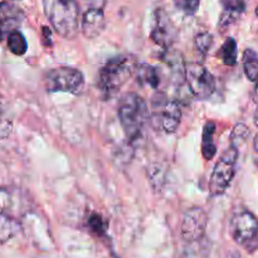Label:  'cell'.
Here are the masks:
<instances>
[{"label":"cell","instance_id":"cell-3","mask_svg":"<svg viewBox=\"0 0 258 258\" xmlns=\"http://www.w3.org/2000/svg\"><path fill=\"white\" fill-rule=\"evenodd\" d=\"M138 68L136 58L131 54L113 57L105 63L98 76V90L105 98H111L120 91Z\"/></svg>","mask_w":258,"mask_h":258},{"label":"cell","instance_id":"cell-22","mask_svg":"<svg viewBox=\"0 0 258 258\" xmlns=\"http://www.w3.org/2000/svg\"><path fill=\"white\" fill-rule=\"evenodd\" d=\"M213 45V35L211 33H201L196 37V48L203 54H207Z\"/></svg>","mask_w":258,"mask_h":258},{"label":"cell","instance_id":"cell-16","mask_svg":"<svg viewBox=\"0 0 258 258\" xmlns=\"http://www.w3.org/2000/svg\"><path fill=\"white\" fill-rule=\"evenodd\" d=\"M13 113L8 101L0 95V140H4L13 131Z\"/></svg>","mask_w":258,"mask_h":258},{"label":"cell","instance_id":"cell-17","mask_svg":"<svg viewBox=\"0 0 258 258\" xmlns=\"http://www.w3.org/2000/svg\"><path fill=\"white\" fill-rule=\"evenodd\" d=\"M180 258H209V246L204 238L201 241L186 243L181 251Z\"/></svg>","mask_w":258,"mask_h":258},{"label":"cell","instance_id":"cell-18","mask_svg":"<svg viewBox=\"0 0 258 258\" xmlns=\"http://www.w3.org/2000/svg\"><path fill=\"white\" fill-rule=\"evenodd\" d=\"M136 72H138V80L140 83L145 86H150L153 88H156L159 86L160 78H159L158 70L155 67L149 64H141L140 67L138 66Z\"/></svg>","mask_w":258,"mask_h":258},{"label":"cell","instance_id":"cell-12","mask_svg":"<svg viewBox=\"0 0 258 258\" xmlns=\"http://www.w3.org/2000/svg\"><path fill=\"white\" fill-rule=\"evenodd\" d=\"M24 22V12L10 2L0 3V42L10 33L18 30Z\"/></svg>","mask_w":258,"mask_h":258},{"label":"cell","instance_id":"cell-8","mask_svg":"<svg viewBox=\"0 0 258 258\" xmlns=\"http://www.w3.org/2000/svg\"><path fill=\"white\" fill-rule=\"evenodd\" d=\"M185 80L189 91L197 100H208L216 91V78L199 63H189L186 66Z\"/></svg>","mask_w":258,"mask_h":258},{"label":"cell","instance_id":"cell-25","mask_svg":"<svg viewBox=\"0 0 258 258\" xmlns=\"http://www.w3.org/2000/svg\"><path fill=\"white\" fill-rule=\"evenodd\" d=\"M253 101L256 103H258V81L256 82V86H254V91H253Z\"/></svg>","mask_w":258,"mask_h":258},{"label":"cell","instance_id":"cell-7","mask_svg":"<svg viewBox=\"0 0 258 258\" xmlns=\"http://www.w3.org/2000/svg\"><path fill=\"white\" fill-rule=\"evenodd\" d=\"M232 238L239 246L248 251H253L258 244V219L248 211L234 214L229 223Z\"/></svg>","mask_w":258,"mask_h":258},{"label":"cell","instance_id":"cell-9","mask_svg":"<svg viewBox=\"0 0 258 258\" xmlns=\"http://www.w3.org/2000/svg\"><path fill=\"white\" fill-rule=\"evenodd\" d=\"M181 121V110L175 101H154L153 125L158 130L166 134H173L178 130Z\"/></svg>","mask_w":258,"mask_h":258},{"label":"cell","instance_id":"cell-5","mask_svg":"<svg viewBox=\"0 0 258 258\" xmlns=\"http://www.w3.org/2000/svg\"><path fill=\"white\" fill-rule=\"evenodd\" d=\"M238 149L232 144L219 158L209 179V191L212 196H222L232 184L236 175Z\"/></svg>","mask_w":258,"mask_h":258},{"label":"cell","instance_id":"cell-19","mask_svg":"<svg viewBox=\"0 0 258 258\" xmlns=\"http://www.w3.org/2000/svg\"><path fill=\"white\" fill-rule=\"evenodd\" d=\"M243 68L247 78L251 82L258 81V54L254 50L246 49L243 53Z\"/></svg>","mask_w":258,"mask_h":258},{"label":"cell","instance_id":"cell-26","mask_svg":"<svg viewBox=\"0 0 258 258\" xmlns=\"http://www.w3.org/2000/svg\"><path fill=\"white\" fill-rule=\"evenodd\" d=\"M253 148H254V150H256L257 153H258V134L256 135V138H254V141H253Z\"/></svg>","mask_w":258,"mask_h":258},{"label":"cell","instance_id":"cell-4","mask_svg":"<svg viewBox=\"0 0 258 258\" xmlns=\"http://www.w3.org/2000/svg\"><path fill=\"white\" fill-rule=\"evenodd\" d=\"M45 17L60 37L73 39L78 33L80 8L75 0H42Z\"/></svg>","mask_w":258,"mask_h":258},{"label":"cell","instance_id":"cell-13","mask_svg":"<svg viewBox=\"0 0 258 258\" xmlns=\"http://www.w3.org/2000/svg\"><path fill=\"white\" fill-rule=\"evenodd\" d=\"M105 24V15H103L102 9L91 8L83 14L81 28H82V33L86 38L93 39L103 32Z\"/></svg>","mask_w":258,"mask_h":258},{"label":"cell","instance_id":"cell-23","mask_svg":"<svg viewBox=\"0 0 258 258\" xmlns=\"http://www.w3.org/2000/svg\"><path fill=\"white\" fill-rule=\"evenodd\" d=\"M88 227L96 234L102 236V234H105L106 229H107V223L100 214H91L90 219H88Z\"/></svg>","mask_w":258,"mask_h":258},{"label":"cell","instance_id":"cell-15","mask_svg":"<svg viewBox=\"0 0 258 258\" xmlns=\"http://www.w3.org/2000/svg\"><path fill=\"white\" fill-rule=\"evenodd\" d=\"M214 134H216V123L213 121H208L203 128V140H202V154L206 160H212L217 154Z\"/></svg>","mask_w":258,"mask_h":258},{"label":"cell","instance_id":"cell-14","mask_svg":"<svg viewBox=\"0 0 258 258\" xmlns=\"http://www.w3.org/2000/svg\"><path fill=\"white\" fill-rule=\"evenodd\" d=\"M223 13L219 19L221 28H226L236 22L246 10V0H221Z\"/></svg>","mask_w":258,"mask_h":258},{"label":"cell","instance_id":"cell-20","mask_svg":"<svg viewBox=\"0 0 258 258\" xmlns=\"http://www.w3.org/2000/svg\"><path fill=\"white\" fill-rule=\"evenodd\" d=\"M218 55L221 57L222 62L226 66H234L237 63V55H238V50H237V42L234 38H228L223 45L219 49Z\"/></svg>","mask_w":258,"mask_h":258},{"label":"cell","instance_id":"cell-11","mask_svg":"<svg viewBox=\"0 0 258 258\" xmlns=\"http://www.w3.org/2000/svg\"><path fill=\"white\" fill-rule=\"evenodd\" d=\"M151 39L163 48H169L176 38L175 27L171 23L170 18L164 10L159 9L154 15L153 27H151Z\"/></svg>","mask_w":258,"mask_h":258},{"label":"cell","instance_id":"cell-21","mask_svg":"<svg viewBox=\"0 0 258 258\" xmlns=\"http://www.w3.org/2000/svg\"><path fill=\"white\" fill-rule=\"evenodd\" d=\"M8 48H9L10 52L15 55H24L25 53H27V39H25V37L19 32V30H15V32L10 33V34L8 35Z\"/></svg>","mask_w":258,"mask_h":258},{"label":"cell","instance_id":"cell-24","mask_svg":"<svg viewBox=\"0 0 258 258\" xmlns=\"http://www.w3.org/2000/svg\"><path fill=\"white\" fill-rule=\"evenodd\" d=\"M176 7L183 10L186 14H194L198 10L201 0H174Z\"/></svg>","mask_w":258,"mask_h":258},{"label":"cell","instance_id":"cell-6","mask_svg":"<svg viewBox=\"0 0 258 258\" xmlns=\"http://www.w3.org/2000/svg\"><path fill=\"white\" fill-rule=\"evenodd\" d=\"M44 85L48 92H66L71 95H78L85 86V77L80 70L71 67H58L45 73Z\"/></svg>","mask_w":258,"mask_h":258},{"label":"cell","instance_id":"cell-2","mask_svg":"<svg viewBox=\"0 0 258 258\" xmlns=\"http://www.w3.org/2000/svg\"><path fill=\"white\" fill-rule=\"evenodd\" d=\"M117 115L127 140L130 143L140 140L150 120L145 100L135 92L125 93L118 101Z\"/></svg>","mask_w":258,"mask_h":258},{"label":"cell","instance_id":"cell-10","mask_svg":"<svg viewBox=\"0 0 258 258\" xmlns=\"http://www.w3.org/2000/svg\"><path fill=\"white\" fill-rule=\"evenodd\" d=\"M207 214L204 209L193 207L188 209L180 222V236L186 243L201 241L204 238L207 228Z\"/></svg>","mask_w":258,"mask_h":258},{"label":"cell","instance_id":"cell-1","mask_svg":"<svg viewBox=\"0 0 258 258\" xmlns=\"http://www.w3.org/2000/svg\"><path fill=\"white\" fill-rule=\"evenodd\" d=\"M30 211L27 193L14 186H0V246L14 238Z\"/></svg>","mask_w":258,"mask_h":258}]
</instances>
